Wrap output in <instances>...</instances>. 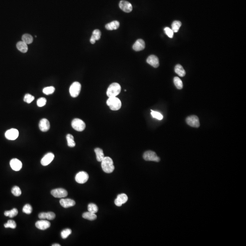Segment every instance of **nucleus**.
Listing matches in <instances>:
<instances>
[{
    "instance_id": "1",
    "label": "nucleus",
    "mask_w": 246,
    "mask_h": 246,
    "mask_svg": "<svg viewBox=\"0 0 246 246\" xmlns=\"http://www.w3.org/2000/svg\"><path fill=\"white\" fill-rule=\"evenodd\" d=\"M101 166L103 170L106 173H111L115 170L112 159L109 157H104L101 161Z\"/></svg>"
},
{
    "instance_id": "2",
    "label": "nucleus",
    "mask_w": 246,
    "mask_h": 246,
    "mask_svg": "<svg viewBox=\"0 0 246 246\" xmlns=\"http://www.w3.org/2000/svg\"><path fill=\"white\" fill-rule=\"evenodd\" d=\"M121 88L120 84L117 83H113L109 85L107 90V95L108 98L116 97L118 95L121 93Z\"/></svg>"
},
{
    "instance_id": "3",
    "label": "nucleus",
    "mask_w": 246,
    "mask_h": 246,
    "mask_svg": "<svg viewBox=\"0 0 246 246\" xmlns=\"http://www.w3.org/2000/svg\"><path fill=\"white\" fill-rule=\"evenodd\" d=\"M107 104L109 107L112 111H118L121 107V102L119 98L116 97H110L107 101Z\"/></svg>"
},
{
    "instance_id": "4",
    "label": "nucleus",
    "mask_w": 246,
    "mask_h": 246,
    "mask_svg": "<svg viewBox=\"0 0 246 246\" xmlns=\"http://www.w3.org/2000/svg\"><path fill=\"white\" fill-rule=\"evenodd\" d=\"M81 89V85L79 82H75L72 83L69 88V92L71 96L76 98L78 96Z\"/></svg>"
},
{
    "instance_id": "5",
    "label": "nucleus",
    "mask_w": 246,
    "mask_h": 246,
    "mask_svg": "<svg viewBox=\"0 0 246 246\" xmlns=\"http://www.w3.org/2000/svg\"><path fill=\"white\" fill-rule=\"evenodd\" d=\"M73 129L78 131H83L86 127L85 123L79 118H74L72 122Z\"/></svg>"
},
{
    "instance_id": "6",
    "label": "nucleus",
    "mask_w": 246,
    "mask_h": 246,
    "mask_svg": "<svg viewBox=\"0 0 246 246\" xmlns=\"http://www.w3.org/2000/svg\"><path fill=\"white\" fill-rule=\"evenodd\" d=\"M143 158L146 161H153L155 162H159L160 161V158L157 156L156 153L151 150L145 152L143 155Z\"/></svg>"
},
{
    "instance_id": "7",
    "label": "nucleus",
    "mask_w": 246,
    "mask_h": 246,
    "mask_svg": "<svg viewBox=\"0 0 246 246\" xmlns=\"http://www.w3.org/2000/svg\"><path fill=\"white\" fill-rule=\"evenodd\" d=\"M89 178L88 174L85 171H80L75 176V180L79 184H84Z\"/></svg>"
},
{
    "instance_id": "8",
    "label": "nucleus",
    "mask_w": 246,
    "mask_h": 246,
    "mask_svg": "<svg viewBox=\"0 0 246 246\" xmlns=\"http://www.w3.org/2000/svg\"><path fill=\"white\" fill-rule=\"evenodd\" d=\"M186 123L190 126L194 128H198L200 125L198 117L197 116H191L186 118Z\"/></svg>"
},
{
    "instance_id": "9",
    "label": "nucleus",
    "mask_w": 246,
    "mask_h": 246,
    "mask_svg": "<svg viewBox=\"0 0 246 246\" xmlns=\"http://www.w3.org/2000/svg\"><path fill=\"white\" fill-rule=\"evenodd\" d=\"M53 197L55 198H63L67 197L68 193L66 190L63 188H58L53 190L51 192Z\"/></svg>"
},
{
    "instance_id": "10",
    "label": "nucleus",
    "mask_w": 246,
    "mask_h": 246,
    "mask_svg": "<svg viewBox=\"0 0 246 246\" xmlns=\"http://www.w3.org/2000/svg\"><path fill=\"white\" fill-rule=\"evenodd\" d=\"M19 136V132L18 130L15 129H11L6 131L5 133V137L9 140H15L18 138Z\"/></svg>"
},
{
    "instance_id": "11",
    "label": "nucleus",
    "mask_w": 246,
    "mask_h": 246,
    "mask_svg": "<svg viewBox=\"0 0 246 246\" xmlns=\"http://www.w3.org/2000/svg\"><path fill=\"white\" fill-rule=\"evenodd\" d=\"M119 7L122 10L126 13L130 12L132 11L133 7L129 1H121L119 3Z\"/></svg>"
},
{
    "instance_id": "12",
    "label": "nucleus",
    "mask_w": 246,
    "mask_h": 246,
    "mask_svg": "<svg viewBox=\"0 0 246 246\" xmlns=\"http://www.w3.org/2000/svg\"><path fill=\"white\" fill-rule=\"evenodd\" d=\"M36 227L37 228L41 230H45L48 229L51 226V223L47 220L42 219L37 221L36 222Z\"/></svg>"
},
{
    "instance_id": "13",
    "label": "nucleus",
    "mask_w": 246,
    "mask_h": 246,
    "mask_svg": "<svg viewBox=\"0 0 246 246\" xmlns=\"http://www.w3.org/2000/svg\"><path fill=\"white\" fill-rule=\"evenodd\" d=\"M54 158V155L53 153H48V154L45 155L44 157L42 158L41 161V163L43 166H47L53 160Z\"/></svg>"
},
{
    "instance_id": "14",
    "label": "nucleus",
    "mask_w": 246,
    "mask_h": 246,
    "mask_svg": "<svg viewBox=\"0 0 246 246\" xmlns=\"http://www.w3.org/2000/svg\"><path fill=\"white\" fill-rule=\"evenodd\" d=\"M128 199V198L125 194L122 193L118 195L117 198L115 200V204L118 207H121L122 204L125 203L127 202Z\"/></svg>"
},
{
    "instance_id": "15",
    "label": "nucleus",
    "mask_w": 246,
    "mask_h": 246,
    "mask_svg": "<svg viewBox=\"0 0 246 246\" xmlns=\"http://www.w3.org/2000/svg\"><path fill=\"white\" fill-rule=\"evenodd\" d=\"M10 166L11 169L15 171H19L22 168V163L18 159H12L10 161Z\"/></svg>"
},
{
    "instance_id": "16",
    "label": "nucleus",
    "mask_w": 246,
    "mask_h": 246,
    "mask_svg": "<svg viewBox=\"0 0 246 246\" xmlns=\"http://www.w3.org/2000/svg\"><path fill=\"white\" fill-rule=\"evenodd\" d=\"M39 127L41 130L43 132H47L50 128V124L49 121L46 118H43L40 121Z\"/></svg>"
},
{
    "instance_id": "17",
    "label": "nucleus",
    "mask_w": 246,
    "mask_h": 246,
    "mask_svg": "<svg viewBox=\"0 0 246 246\" xmlns=\"http://www.w3.org/2000/svg\"><path fill=\"white\" fill-rule=\"evenodd\" d=\"M147 63L154 68H157L159 66V59L156 56L152 55L147 58Z\"/></svg>"
},
{
    "instance_id": "18",
    "label": "nucleus",
    "mask_w": 246,
    "mask_h": 246,
    "mask_svg": "<svg viewBox=\"0 0 246 246\" xmlns=\"http://www.w3.org/2000/svg\"><path fill=\"white\" fill-rule=\"evenodd\" d=\"M60 203L63 207L67 208L70 207L75 206L76 203H75L74 200L68 198L62 199L60 200Z\"/></svg>"
},
{
    "instance_id": "19",
    "label": "nucleus",
    "mask_w": 246,
    "mask_h": 246,
    "mask_svg": "<svg viewBox=\"0 0 246 246\" xmlns=\"http://www.w3.org/2000/svg\"><path fill=\"white\" fill-rule=\"evenodd\" d=\"M145 47V42L143 40L139 39L136 41L133 46V49L135 51H140L143 50Z\"/></svg>"
},
{
    "instance_id": "20",
    "label": "nucleus",
    "mask_w": 246,
    "mask_h": 246,
    "mask_svg": "<svg viewBox=\"0 0 246 246\" xmlns=\"http://www.w3.org/2000/svg\"><path fill=\"white\" fill-rule=\"evenodd\" d=\"M101 36V31L98 29H96L93 32L92 35L90 39V43L92 44H94L96 41L100 39Z\"/></svg>"
},
{
    "instance_id": "21",
    "label": "nucleus",
    "mask_w": 246,
    "mask_h": 246,
    "mask_svg": "<svg viewBox=\"0 0 246 246\" xmlns=\"http://www.w3.org/2000/svg\"><path fill=\"white\" fill-rule=\"evenodd\" d=\"M120 25V22L117 21H114L109 24H107L106 26V28L108 30H114L117 29Z\"/></svg>"
},
{
    "instance_id": "22",
    "label": "nucleus",
    "mask_w": 246,
    "mask_h": 246,
    "mask_svg": "<svg viewBox=\"0 0 246 246\" xmlns=\"http://www.w3.org/2000/svg\"><path fill=\"white\" fill-rule=\"evenodd\" d=\"M16 47L18 50L23 53H26L28 51V47L27 44L25 43L23 41H20L17 43Z\"/></svg>"
},
{
    "instance_id": "23",
    "label": "nucleus",
    "mask_w": 246,
    "mask_h": 246,
    "mask_svg": "<svg viewBox=\"0 0 246 246\" xmlns=\"http://www.w3.org/2000/svg\"><path fill=\"white\" fill-rule=\"evenodd\" d=\"M96 155L97 160L99 162H101L104 158V155L103 154V150L101 149L97 148L94 150Z\"/></svg>"
},
{
    "instance_id": "24",
    "label": "nucleus",
    "mask_w": 246,
    "mask_h": 246,
    "mask_svg": "<svg viewBox=\"0 0 246 246\" xmlns=\"http://www.w3.org/2000/svg\"><path fill=\"white\" fill-rule=\"evenodd\" d=\"M175 71L176 74L180 77H184L185 75V71L183 68L180 64H177L175 68Z\"/></svg>"
},
{
    "instance_id": "25",
    "label": "nucleus",
    "mask_w": 246,
    "mask_h": 246,
    "mask_svg": "<svg viewBox=\"0 0 246 246\" xmlns=\"http://www.w3.org/2000/svg\"><path fill=\"white\" fill-rule=\"evenodd\" d=\"M82 217L83 218L90 221H93L97 218V216L95 215V213L89 212H84L82 215Z\"/></svg>"
},
{
    "instance_id": "26",
    "label": "nucleus",
    "mask_w": 246,
    "mask_h": 246,
    "mask_svg": "<svg viewBox=\"0 0 246 246\" xmlns=\"http://www.w3.org/2000/svg\"><path fill=\"white\" fill-rule=\"evenodd\" d=\"M68 145L69 147H74L76 144L74 141V137L71 134H68L66 136Z\"/></svg>"
},
{
    "instance_id": "27",
    "label": "nucleus",
    "mask_w": 246,
    "mask_h": 246,
    "mask_svg": "<svg viewBox=\"0 0 246 246\" xmlns=\"http://www.w3.org/2000/svg\"><path fill=\"white\" fill-rule=\"evenodd\" d=\"M18 210L17 209L13 208L10 211H5L4 212V215L6 217L12 218L16 217L18 214Z\"/></svg>"
},
{
    "instance_id": "28",
    "label": "nucleus",
    "mask_w": 246,
    "mask_h": 246,
    "mask_svg": "<svg viewBox=\"0 0 246 246\" xmlns=\"http://www.w3.org/2000/svg\"><path fill=\"white\" fill-rule=\"evenodd\" d=\"M181 26V22L179 21H173L171 25L172 27V30L174 33H177L178 31L180 28Z\"/></svg>"
},
{
    "instance_id": "29",
    "label": "nucleus",
    "mask_w": 246,
    "mask_h": 246,
    "mask_svg": "<svg viewBox=\"0 0 246 246\" xmlns=\"http://www.w3.org/2000/svg\"><path fill=\"white\" fill-rule=\"evenodd\" d=\"M22 40L27 44L31 43L33 42V36L29 34H25L22 36Z\"/></svg>"
},
{
    "instance_id": "30",
    "label": "nucleus",
    "mask_w": 246,
    "mask_h": 246,
    "mask_svg": "<svg viewBox=\"0 0 246 246\" xmlns=\"http://www.w3.org/2000/svg\"><path fill=\"white\" fill-rule=\"evenodd\" d=\"M174 83L177 89H181L183 88V83L179 77H175L174 78Z\"/></svg>"
},
{
    "instance_id": "31",
    "label": "nucleus",
    "mask_w": 246,
    "mask_h": 246,
    "mask_svg": "<svg viewBox=\"0 0 246 246\" xmlns=\"http://www.w3.org/2000/svg\"><path fill=\"white\" fill-rule=\"evenodd\" d=\"M88 212H91L93 213H96L98 211V207L95 204L90 203L88 204Z\"/></svg>"
},
{
    "instance_id": "32",
    "label": "nucleus",
    "mask_w": 246,
    "mask_h": 246,
    "mask_svg": "<svg viewBox=\"0 0 246 246\" xmlns=\"http://www.w3.org/2000/svg\"><path fill=\"white\" fill-rule=\"evenodd\" d=\"M4 227L5 228H11L12 229H15L16 227V223L13 220H8L7 223L4 224Z\"/></svg>"
},
{
    "instance_id": "33",
    "label": "nucleus",
    "mask_w": 246,
    "mask_h": 246,
    "mask_svg": "<svg viewBox=\"0 0 246 246\" xmlns=\"http://www.w3.org/2000/svg\"><path fill=\"white\" fill-rule=\"evenodd\" d=\"M55 88L53 86L46 87L43 89V93L46 95H49L54 92Z\"/></svg>"
},
{
    "instance_id": "34",
    "label": "nucleus",
    "mask_w": 246,
    "mask_h": 246,
    "mask_svg": "<svg viewBox=\"0 0 246 246\" xmlns=\"http://www.w3.org/2000/svg\"><path fill=\"white\" fill-rule=\"evenodd\" d=\"M11 193L15 197H19L21 194V190L18 186H14L11 190Z\"/></svg>"
},
{
    "instance_id": "35",
    "label": "nucleus",
    "mask_w": 246,
    "mask_h": 246,
    "mask_svg": "<svg viewBox=\"0 0 246 246\" xmlns=\"http://www.w3.org/2000/svg\"><path fill=\"white\" fill-rule=\"evenodd\" d=\"M71 233H72V230L71 229H68V228L64 229L61 232V237L63 239H66Z\"/></svg>"
},
{
    "instance_id": "36",
    "label": "nucleus",
    "mask_w": 246,
    "mask_h": 246,
    "mask_svg": "<svg viewBox=\"0 0 246 246\" xmlns=\"http://www.w3.org/2000/svg\"><path fill=\"white\" fill-rule=\"evenodd\" d=\"M33 208L29 204H26L24 206L22 209V212L26 214H30L32 212Z\"/></svg>"
},
{
    "instance_id": "37",
    "label": "nucleus",
    "mask_w": 246,
    "mask_h": 246,
    "mask_svg": "<svg viewBox=\"0 0 246 246\" xmlns=\"http://www.w3.org/2000/svg\"><path fill=\"white\" fill-rule=\"evenodd\" d=\"M151 115L154 118H156L158 120H162L163 118V116L160 113L151 110Z\"/></svg>"
},
{
    "instance_id": "38",
    "label": "nucleus",
    "mask_w": 246,
    "mask_h": 246,
    "mask_svg": "<svg viewBox=\"0 0 246 246\" xmlns=\"http://www.w3.org/2000/svg\"><path fill=\"white\" fill-rule=\"evenodd\" d=\"M35 97L31 95V94L27 93L25 95L24 98V101L27 103H30L34 101V99Z\"/></svg>"
},
{
    "instance_id": "39",
    "label": "nucleus",
    "mask_w": 246,
    "mask_h": 246,
    "mask_svg": "<svg viewBox=\"0 0 246 246\" xmlns=\"http://www.w3.org/2000/svg\"><path fill=\"white\" fill-rule=\"evenodd\" d=\"M37 106L39 107H42L44 106L47 103V99H46L45 98L41 97L39 98L37 100Z\"/></svg>"
},
{
    "instance_id": "40",
    "label": "nucleus",
    "mask_w": 246,
    "mask_h": 246,
    "mask_svg": "<svg viewBox=\"0 0 246 246\" xmlns=\"http://www.w3.org/2000/svg\"><path fill=\"white\" fill-rule=\"evenodd\" d=\"M164 31L165 32V34L167 35V36H169L170 38H173V35H174V32L171 29L168 27H166L164 29Z\"/></svg>"
},
{
    "instance_id": "41",
    "label": "nucleus",
    "mask_w": 246,
    "mask_h": 246,
    "mask_svg": "<svg viewBox=\"0 0 246 246\" xmlns=\"http://www.w3.org/2000/svg\"><path fill=\"white\" fill-rule=\"evenodd\" d=\"M56 217V215L53 212H48L46 213V218L48 220H53Z\"/></svg>"
},
{
    "instance_id": "42",
    "label": "nucleus",
    "mask_w": 246,
    "mask_h": 246,
    "mask_svg": "<svg viewBox=\"0 0 246 246\" xmlns=\"http://www.w3.org/2000/svg\"><path fill=\"white\" fill-rule=\"evenodd\" d=\"M52 246H61V245H60V244H53V245H52Z\"/></svg>"
}]
</instances>
